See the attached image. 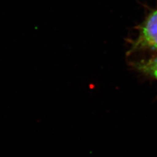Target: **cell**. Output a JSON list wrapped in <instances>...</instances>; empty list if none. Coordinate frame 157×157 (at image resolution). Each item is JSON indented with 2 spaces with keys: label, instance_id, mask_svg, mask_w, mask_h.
<instances>
[{
  "label": "cell",
  "instance_id": "cell-1",
  "mask_svg": "<svg viewBox=\"0 0 157 157\" xmlns=\"http://www.w3.org/2000/svg\"><path fill=\"white\" fill-rule=\"evenodd\" d=\"M132 50L157 51V9L151 12L141 24Z\"/></svg>",
  "mask_w": 157,
  "mask_h": 157
},
{
  "label": "cell",
  "instance_id": "cell-2",
  "mask_svg": "<svg viewBox=\"0 0 157 157\" xmlns=\"http://www.w3.org/2000/svg\"><path fill=\"white\" fill-rule=\"evenodd\" d=\"M135 67L141 73L157 81V57L137 62Z\"/></svg>",
  "mask_w": 157,
  "mask_h": 157
}]
</instances>
